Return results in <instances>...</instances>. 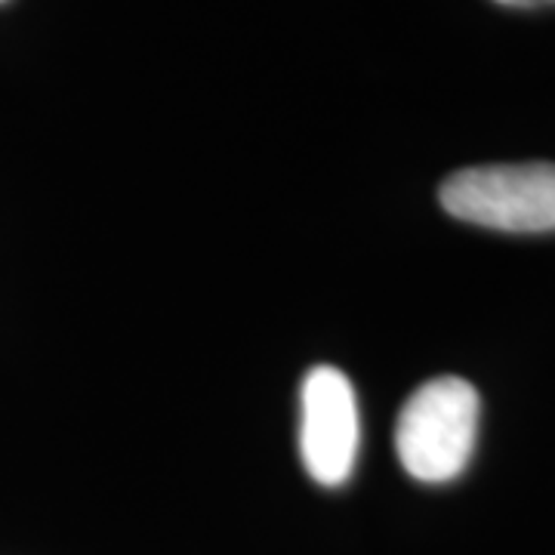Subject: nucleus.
I'll list each match as a JSON object with an SVG mask.
<instances>
[{"label": "nucleus", "mask_w": 555, "mask_h": 555, "mask_svg": "<svg viewBox=\"0 0 555 555\" xmlns=\"http://www.w3.org/2000/svg\"><path fill=\"white\" fill-rule=\"evenodd\" d=\"M509 10H540V7H555V0H494Z\"/></svg>", "instance_id": "obj_4"}, {"label": "nucleus", "mask_w": 555, "mask_h": 555, "mask_svg": "<svg viewBox=\"0 0 555 555\" xmlns=\"http://www.w3.org/2000/svg\"><path fill=\"white\" fill-rule=\"evenodd\" d=\"M0 3H3V0H0Z\"/></svg>", "instance_id": "obj_5"}, {"label": "nucleus", "mask_w": 555, "mask_h": 555, "mask_svg": "<svg viewBox=\"0 0 555 555\" xmlns=\"http://www.w3.org/2000/svg\"><path fill=\"white\" fill-rule=\"evenodd\" d=\"M361 420L349 377L334 364L312 367L299 389V456L312 481L346 485L356 469Z\"/></svg>", "instance_id": "obj_3"}, {"label": "nucleus", "mask_w": 555, "mask_h": 555, "mask_svg": "<svg viewBox=\"0 0 555 555\" xmlns=\"http://www.w3.org/2000/svg\"><path fill=\"white\" fill-rule=\"evenodd\" d=\"M444 214L506 235L555 232V164H485L456 170L441 182Z\"/></svg>", "instance_id": "obj_2"}, {"label": "nucleus", "mask_w": 555, "mask_h": 555, "mask_svg": "<svg viewBox=\"0 0 555 555\" xmlns=\"http://www.w3.org/2000/svg\"><path fill=\"white\" fill-rule=\"evenodd\" d=\"M481 398L463 377H436L404 401L396 423V454L404 473L423 485L463 476L476 454Z\"/></svg>", "instance_id": "obj_1"}]
</instances>
